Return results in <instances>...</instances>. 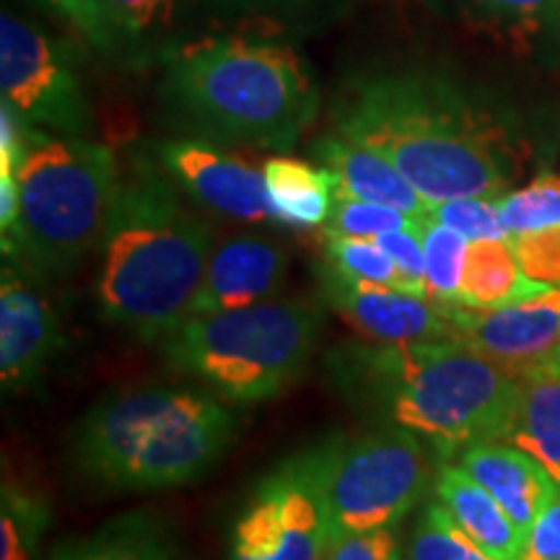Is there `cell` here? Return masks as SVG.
I'll list each match as a JSON object with an SVG mask.
<instances>
[{"instance_id": "obj_21", "label": "cell", "mask_w": 560, "mask_h": 560, "mask_svg": "<svg viewBox=\"0 0 560 560\" xmlns=\"http://www.w3.org/2000/svg\"><path fill=\"white\" fill-rule=\"evenodd\" d=\"M265 182L280 226L325 229L335 208L338 182L325 166L291 156L265 161Z\"/></svg>"}, {"instance_id": "obj_14", "label": "cell", "mask_w": 560, "mask_h": 560, "mask_svg": "<svg viewBox=\"0 0 560 560\" xmlns=\"http://www.w3.org/2000/svg\"><path fill=\"white\" fill-rule=\"evenodd\" d=\"M317 296L330 312L346 319L355 332L374 342H429L457 340L446 306L431 296L353 283L330 265H314Z\"/></svg>"}, {"instance_id": "obj_28", "label": "cell", "mask_w": 560, "mask_h": 560, "mask_svg": "<svg viewBox=\"0 0 560 560\" xmlns=\"http://www.w3.org/2000/svg\"><path fill=\"white\" fill-rule=\"evenodd\" d=\"M499 208L509 240L560 226V174H540L522 190L501 195Z\"/></svg>"}, {"instance_id": "obj_6", "label": "cell", "mask_w": 560, "mask_h": 560, "mask_svg": "<svg viewBox=\"0 0 560 560\" xmlns=\"http://www.w3.org/2000/svg\"><path fill=\"white\" fill-rule=\"evenodd\" d=\"M322 299H268L187 317L159 342L166 363L234 408L260 405L306 374L325 330Z\"/></svg>"}, {"instance_id": "obj_4", "label": "cell", "mask_w": 560, "mask_h": 560, "mask_svg": "<svg viewBox=\"0 0 560 560\" xmlns=\"http://www.w3.org/2000/svg\"><path fill=\"white\" fill-rule=\"evenodd\" d=\"M236 431L234 405L206 387L156 384L112 392L75 423L70 465L109 493H159L213 470Z\"/></svg>"}, {"instance_id": "obj_9", "label": "cell", "mask_w": 560, "mask_h": 560, "mask_svg": "<svg viewBox=\"0 0 560 560\" xmlns=\"http://www.w3.org/2000/svg\"><path fill=\"white\" fill-rule=\"evenodd\" d=\"M327 462L330 436L255 480L231 520L226 560H325L335 540Z\"/></svg>"}, {"instance_id": "obj_17", "label": "cell", "mask_w": 560, "mask_h": 560, "mask_svg": "<svg viewBox=\"0 0 560 560\" xmlns=\"http://www.w3.org/2000/svg\"><path fill=\"white\" fill-rule=\"evenodd\" d=\"M310 153L319 166L332 172L340 195L384 202V206L402 210L416 226L431 219V202L382 153L371 151L361 143H353V140L340 136V132H330V136L314 140Z\"/></svg>"}, {"instance_id": "obj_10", "label": "cell", "mask_w": 560, "mask_h": 560, "mask_svg": "<svg viewBox=\"0 0 560 560\" xmlns=\"http://www.w3.org/2000/svg\"><path fill=\"white\" fill-rule=\"evenodd\" d=\"M3 102L34 128L86 136L91 112L66 52L39 26L3 13L0 21Z\"/></svg>"}, {"instance_id": "obj_11", "label": "cell", "mask_w": 560, "mask_h": 560, "mask_svg": "<svg viewBox=\"0 0 560 560\" xmlns=\"http://www.w3.org/2000/svg\"><path fill=\"white\" fill-rule=\"evenodd\" d=\"M153 159L177 190L202 208L247 223H280L265 172L213 140L200 136L159 140Z\"/></svg>"}, {"instance_id": "obj_31", "label": "cell", "mask_w": 560, "mask_h": 560, "mask_svg": "<svg viewBox=\"0 0 560 560\" xmlns=\"http://www.w3.org/2000/svg\"><path fill=\"white\" fill-rule=\"evenodd\" d=\"M174 0H100L107 39H140L161 30L172 16Z\"/></svg>"}, {"instance_id": "obj_20", "label": "cell", "mask_w": 560, "mask_h": 560, "mask_svg": "<svg viewBox=\"0 0 560 560\" xmlns=\"http://www.w3.org/2000/svg\"><path fill=\"white\" fill-rule=\"evenodd\" d=\"M506 441L527 452L560 486V361L537 363L520 376V400Z\"/></svg>"}, {"instance_id": "obj_32", "label": "cell", "mask_w": 560, "mask_h": 560, "mask_svg": "<svg viewBox=\"0 0 560 560\" xmlns=\"http://www.w3.org/2000/svg\"><path fill=\"white\" fill-rule=\"evenodd\" d=\"M376 242H380L384 252L395 260L405 289L410 293H418V296H429V289H425V257H423V244H420L418 226L382 234L376 236Z\"/></svg>"}, {"instance_id": "obj_7", "label": "cell", "mask_w": 560, "mask_h": 560, "mask_svg": "<svg viewBox=\"0 0 560 560\" xmlns=\"http://www.w3.org/2000/svg\"><path fill=\"white\" fill-rule=\"evenodd\" d=\"M120 177L107 145L30 125L16 172L19 231L3 257L47 280L73 276L91 252H100Z\"/></svg>"}, {"instance_id": "obj_26", "label": "cell", "mask_w": 560, "mask_h": 560, "mask_svg": "<svg viewBox=\"0 0 560 560\" xmlns=\"http://www.w3.org/2000/svg\"><path fill=\"white\" fill-rule=\"evenodd\" d=\"M418 234L420 244H423L425 289H429V296L439 301V304H457L459 280L462 270H465L470 240L433 219L420 223Z\"/></svg>"}, {"instance_id": "obj_22", "label": "cell", "mask_w": 560, "mask_h": 560, "mask_svg": "<svg viewBox=\"0 0 560 560\" xmlns=\"http://www.w3.org/2000/svg\"><path fill=\"white\" fill-rule=\"evenodd\" d=\"M540 285L545 283H535L522 272L511 240L470 242L459 280L457 304L490 310V306L509 304V301L540 289Z\"/></svg>"}, {"instance_id": "obj_3", "label": "cell", "mask_w": 560, "mask_h": 560, "mask_svg": "<svg viewBox=\"0 0 560 560\" xmlns=\"http://www.w3.org/2000/svg\"><path fill=\"white\" fill-rule=\"evenodd\" d=\"M213 242L159 164L132 161L100 244L94 293L102 319L159 346L190 317Z\"/></svg>"}, {"instance_id": "obj_25", "label": "cell", "mask_w": 560, "mask_h": 560, "mask_svg": "<svg viewBox=\"0 0 560 560\" xmlns=\"http://www.w3.org/2000/svg\"><path fill=\"white\" fill-rule=\"evenodd\" d=\"M405 560H499L478 548L470 537L450 520L441 503L425 501L412 522Z\"/></svg>"}, {"instance_id": "obj_1", "label": "cell", "mask_w": 560, "mask_h": 560, "mask_svg": "<svg viewBox=\"0 0 560 560\" xmlns=\"http://www.w3.org/2000/svg\"><path fill=\"white\" fill-rule=\"evenodd\" d=\"M332 128L382 153L425 200L501 198L522 177L527 145L501 112L431 73L348 81Z\"/></svg>"}, {"instance_id": "obj_12", "label": "cell", "mask_w": 560, "mask_h": 560, "mask_svg": "<svg viewBox=\"0 0 560 560\" xmlns=\"http://www.w3.org/2000/svg\"><path fill=\"white\" fill-rule=\"evenodd\" d=\"M66 346L62 319L47 278L3 257L0 268V384L5 395L26 392L47 374Z\"/></svg>"}, {"instance_id": "obj_27", "label": "cell", "mask_w": 560, "mask_h": 560, "mask_svg": "<svg viewBox=\"0 0 560 560\" xmlns=\"http://www.w3.org/2000/svg\"><path fill=\"white\" fill-rule=\"evenodd\" d=\"M467 21L511 39H527L560 16V0H457Z\"/></svg>"}, {"instance_id": "obj_30", "label": "cell", "mask_w": 560, "mask_h": 560, "mask_svg": "<svg viewBox=\"0 0 560 560\" xmlns=\"http://www.w3.org/2000/svg\"><path fill=\"white\" fill-rule=\"evenodd\" d=\"M431 219L444 223L470 242L509 240L501 221L499 198H454L431 206Z\"/></svg>"}, {"instance_id": "obj_36", "label": "cell", "mask_w": 560, "mask_h": 560, "mask_svg": "<svg viewBox=\"0 0 560 560\" xmlns=\"http://www.w3.org/2000/svg\"><path fill=\"white\" fill-rule=\"evenodd\" d=\"M236 3H244V0H236ZM255 3H262V0H255Z\"/></svg>"}, {"instance_id": "obj_15", "label": "cell", "mask_w": 560, "mask_h": 560, "mask_svg": "<svg viewBox=\"0 0 560 560\" xmlns=\"http://www.w3.org/2000/svg\"><path fill=\"white\" fill-rule=\"evenodd\" d=\"M289 247L270 234H231L213 242L190 317L276 299L289 278Z\"/></svg>"}, {"instance_id": "obj_8", "label": "cell", "mask_w": 560, "mask_h": 560, "mask_svg": "<svg viewBox=\"0 0 560 560\" xmlns=\"http://www.w3.org/2000/svg\"><path fill=\"white\" fill-rule=\"evenodd\" d=\"M441 467L429 441L400 425L369 423L359 433L330 436L327 501L335 540L397 527L420 509Z\"/></svg>"}, {"instance_id": "obj_34", "label": "cell", "mask_w": 560, "mask_h": 560, "mask_svg": "<svg viewBox=\"0 0 560 560\" xmlns=\"http://www.w3.org/2000/svg\"><path fill=\"white\" fill-rule=\"evenodd\" d=\"M520 560H560V486L524 535Z\"/></svg>"}, {"instance_id": "obj_13", "label": "cell", "mask_w": 560, "mask_h": 560, "mask_svg": "<svg viewBox=\"0 0 560 560\" xmlns=\"http://www.w3.org/2000/svg\"><path fill=\"white\" fill-rule=\"evenodd\" d=\"M457 340L522 376L560 348V283L540 285L509 304L475 310L444 304Z\"/></svg>"}, {"instance_id": "obj_18", "label": "cell", "mask_w": 560, "mask_h": 560, "mask_svg": "<svg viewBox=\"0 0 560 560\" xmlns=\"http://www.w3.org/2000/svg\"><path fill=\"white\" fill-rule=\"evenodd\" d=\"M47 560H185L172 520L151 509L125 511L86 535L66 537Z\"/></svg>"}, {"instance_id": "obj_19", "label": "cell", "mask_w": 560, "mask_h": 560, "mask_svg": "<svg viewBox=\"0 0 560 560\" xmlns=\"http://www.w3.org/2000/svg\"><path fill=\"white\" fill-rule=\"evenodd\" d=\"M433 499L470 540L499 560H520L524 548L522 529L511 522L501 503L475 482L457 462H441L433 480Z\"/></svg>"}, {"instance_id": "obj_35", "label": "cell", "mask_w": 560, "mask_h": 560, "mask_svg": "<svg viewBox=\"0 0 560 560\" xmlns=\"http://www.w3.org/2000/svg\"><path fill=\"white\" fill-rule=\"evenodd\" d=\"M52 9H58L62 16H68L73 21L79 30L86 34L89 39H94L100 47H107V32H104L102 24V11H100V0H47Z\"/></svg>"}, {"instance_id": "obj_2", "label": "cell", "mask_w": 560, "mask_h": 560, "mask_svg": "<svg viewBox=\"0 0 560 560\" xmlns=\"http://www.w3.org/2000/svg\"><path fill=\"white\" fill-rule=\"evenodd\" d=\"M322 371L355 416L416 433L441 462L506 439L520 400V376L462 340H348L322 355Z\"/></svg>"}, {"instance_id": "obj_24", "label": "cell", "mask_w": 560, "mask_h": 560, "mask_svg": "<svg viewBox=\"0 0 560 560\" xmlns=\"http://www.w3.org/2000/svg\"><path fill=\"white\" fill-rule=\"evenodd\" d=\"M322 262L330 265L335 272L353 283L408 291L395 260L376 240H361V236H346L322 229Z\"/></svg>"}, {"instance_id": "obj_33", "label": "cell", "mask_w": 560, "mask_h": 560, "mask_svg": "<svg viewBox=\"0 0 560 560\" xmlns=\"http://www.w3.org/2000/svg\"><path fill=\"white\" fill-rule=\"evenodd\" d=\"M325 560H405L397 527L342 535L332 540Z\"/></svg>"}, {"instance_id": "obj_37", "label": "cell", "mask_w": 560, "mask_h": 560, "mask_svg": "<svg viewBox=\"0 0 560 560\" xmlns=\"http://www.w3.org/2000/svg\"><path fill=\"white\" fill-rule=\"evenodd\" d=\"M556 359H558V361H560V348H558V355H556Z\"/></svg>"}, {"instance_id": "obj_23", "label": "cell", "mask_w": 560, "mask_h": 560, "mask_svg": "<svg viewBox=\"0 0 560 560\" xmlns=\"http://www.w3.org/2000/svg\"><path fill=\"white\" fill-rule=\"evenodd\" d=\"M52 509L37 490L5 480L0 488V560H42Z\"/></svg>"}, {"instance_id": "obj_16", "label": "cell", "mask_w": 560, "mask_h": 560, "mask_svg": "<svg viewBox=\"0 0 560 560\" xmlns=\"http://www.w3.org/2000/svg\"><path fill=\"white\" fill-rule=\"evenodd\" d=\"M454 462L501 503V509L522 529V535H527L532 522L537 520V514L558 488L540 462L532 459L527 452H522L506 439L467 446Z\"/></svg>"}, {"instance_id": "obj_5", "label": "cell", "mask_w": 560, "mask_h": 560, "mask_svg": "<svg viewBox=\"0 0 560 560\" xmlns=\"http://www.w3.org/2000/svg\"><path fill=\"white\" fill-rule=\"evenodd\" d=\"M161 96L192 136L291 151L317 120L319 91L289 45L223 37L166 60Z\"/></svg>"}, {"instance_id": "obj_29", "label": "cell", "mask_w": 560, "mask_h": 560, "mask_svg": "<svg viewBox=\"0 0 560 560\" xmlns=\"http://www.w3.org/2000/svg\"><path fill=\"white\" fill-rule=\"evenodd\" d=\"M416 226L402 210L384 206V202H371L348 198V195H335V208L330 221H327V231L346 236H361V240H376L382 234H392V231H402Z\"/></svg>"}]
</instances>
